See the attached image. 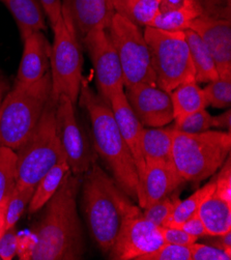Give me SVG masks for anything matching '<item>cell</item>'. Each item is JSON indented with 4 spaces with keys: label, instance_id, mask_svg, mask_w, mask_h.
Instances as JSON below:
<instances>
[{
    "label": "cell",
    "instance_id": "6da1fadb",
    "mask_svg": "<svg viewBox=\"0 0 231 260\" xmlns=\"http://www.w3.org/2000/svg\"><path fill=\"white\" fill-rule=\"evenodd\" d=\"M79 187L80 175L69 170L32 233L31 260H78L83 257V232L77 212Z\"/></svg>",
    "mask_w": 231,
    "mask_h": 260
},
{
    "label": "cell",
    "instance_id": "7a4b0ae2",
    "mask_svg": "<svg viewBox=\"0 0 231 260\" xmlns=\"http://www.w3.org/2000/svg\"><path fill=\"white\" fill-rule=\"evenodd\" d=\"M82 187V204L86 222L97 247L108 254L123 222L142 212L132 199L95 162L87 172Z\"/></svg>",
    "mask_w": 231,
    "mask_h": 260
},
{
    "label": "cell",
    "instance_id": "3957f363",
    "mask_svg": "<svg viewBox=\"0 0 231 260\" xmlns=\"http://www.w3.org/2000/svg\"><path fill=\"white\" fill-rule=\"evenodd\" d=\"M78 102L88 113L96 152L107 164L120 189L132 200H137L139 177L136 165L119 132L110 105L85 81H82Z\"/></svg>",
    "mask_w": 231,
    "mask_h": 260
},
{
    "label": "cell",
    "instance_id": "277c9868",
    "mask_svg": "<svg viewBox=\"0 0 231 260\" xmlns=\"http://www.w3.org/2000/svg\"><path fill=\"white\" fill-rule=\"evenodd\" d=\"M52 92L50 71L35 83L15 81L0 106V146L17 150L35 131Z\"/></svg>",
    "mask_w": 231,
    "mask_h": 260
},
{
    "label": "cell",
    "instance_id": "5b68a950",
    "mask_svg": "<svg viewBox=\"0 0 231 260\" xmlns=\"http://www.w3.org/2000/svg\"><path fill=\"white\" fill-rule=\"evenodd\" d=\"M56 106L51 96L35 131L16 150L18 188L35 189L51 168L65 160L56 133Z\"/></svg>",
    "mask_w": 231,
    "mask_h": 260
},
{
    "label": "cell",
    "instance_id": "8992f818",
    "mask_svg": "<svg viewBox=\"0 0 231 260\" xmlns=\"http://www.w3.org/2000/svg\"><path fill=\"white\" fill-rule=\"evenodd\" d=\"M231 135L223 131L196 134L174 129L172 157L177 172L186 181H201L216 173L230 153Z\"/></svg>",
    "mask_w": 231,
    "mask_h": 260
},
{
    "label": "cell",
    "instance_id": "52a82bcc",
    "mask_svg": "<svg viewBox=\"0 0 231 260\" xmlns=\"http://www.w3.org/2000/svg\"><path fill=\"white\" fill-rule=\"evenodd\" d=\"M54 39L51 45L50 73L52 80L51 96L58 101L65 95L76 106L82 85L83 56L79 39L71 17L62 7L61 17L52 27Z\"/></svg>",
    "mask_w": 231,
    "mask_h": 260
},
{
    "label": "cell",
    "instance_id": "ba28073f",
    "mask_svg": "<svg viewBox=\"0 0 231 260\" xmlns=\"http://www.w3.org/2000/svg\"><path fill=\"white\" fill-rule=\"evenodd\" d=\"M157 85L167 92L183 83L195 80L185 31H165L144 27Z\"/></svg>",
    "mask_w": 231,
    "mask_h": 260
},
{
    "label": "cell",
    "instance_id": "9c48e42d",
    "mask_svg": "<svg viewBox=\"0 0 231 260\" xmlns=\"http://www.w3.org/2000/svg\"><path fill=\"white\" fill-rule=\"evenodd\" d=\"M121 66L124 88L157 85L151 56L141 27L115 13L106 29Z\"/></svg>",
    "mask_w": 231,
    "mask_h": 260
},
{
    "label": "cell",
    "instance_id": "30bf717a",
    "mask_svg": "<svg viewBox=\"0 0 231 260\" xmlns=\"http://www.w3.org/2000/svg\"><path fill=\"white\" fill-rule=\"evenodd\" d=\"M55 118L56 133L72 173L76 175L84 174L95 161L76 118L75 105L65 95L58 98Z\"/></svg>",
    "mask_w": 231,
    "mask_h": 260
},
{
    "label": "cell",
    "instance_id": "8fae6325",
    "mask_svg": "<svg viewBox=\"0 0 231 260\" xmlns=\"http://www.w3.org/2000/svg\"><path fill=\"white\" fill-rule=\"evenodd\" d=\"M82 43L93 66L98 95L109 104L110 94L116 89L124 88L121 66L116 50L106 29L103 28L87 34Z\"/></svg>",
    "mask_w": 231,
    "mask_h": 260
},
{
    "label": "cell",
    "instance_id": "7c38bea8",
    "mask_svg": "<svg viewBox=\"0 0 231 260\" xmlns=\"http://www.w3.org/2000/svg\"><path fill=\"white\" fill-rule=\"evenodd\" d=\"M163 244L161 227L144 219L141 213L123 222L108 255L112 260H139Z\"/></svg>",
    "mask_w": 231,
    "mask_h": 260
},
{
    "label": "cell",
    "instance_id": "4fadbf2b",
    "mask_svg": "<svg viewBox=\"0 0 231 260\" xmlns=\"http://www.w3.org/2000/svg\"><path fill=\"white\" fill-rule=\"evenodd\" d=\"M130 106L147 127H161L173 121V107L170 92L158 85L138 84L124 90Z\"/></svg>",
    "mask_w": 231,
    "mask_h": 260
},
{
    "label": "cell",
    "instance_id": "5bb4252c",
    "mask_svg": "<svg viewBox=\"0 0 231 260\" xmlns=\"http://www.w3.org/2000/svg\"><path fill=\"white\" fill-rule=\"evenodd\" d=\"M209 48L219 78H231V19L198 17L190 25Z\"/></svg>",
    "mask_w": 231,
    "mask_h": 260
},
{
    "label": "cell",
    "instance_id": "9a60e30c",
    "mask_svg": "<svg viewBox=\"0 0 231 260\" xmlns=\"http://www.w3.org/2000/svg\"><path fill=\"white\" fill-rule=\"evenodd\" d=\"M109 104L119 132L133 155L140 187L145 170V161L141 146L142 129L144 126L139 121L133 112L129 102H127L124 88L114 90L109 96Z\"/></svg>",
    "mask_w": 231,
    "mask_h": 260
},
{
    "label": "cell",
    "instance_id": "2e32d148",
    "mask_svg": "<svg viewBox=\"0 0 231 260\" xmlns=\"http://www.w3.org/2000/svg\"><path fill=\"white\" fill-rule=\"evenodd\" d=\"M186 183L172 162H146L140 183L137 201L140 209H146L177 190Z\"/></svg>",
    "mask_w": 231,
    "mask_h": 260
},
{
    "label": "cell",
    "instance_id": "e0dca14e",
    "mask_svg": "<svg viewBox=\"0 0 231 260\" xmlns=\"http://www.w3.org/2000/svg\"><path fill=\"white\" fill-rule=\"evenodd\" d=\"M79 40L90 31L107 29L115 14L112 0H62Z\"/></svg>",
    "mask_w": 231,
    "mask_h": 260
},
{
    "label": "cell",
    "instance_id": "ac0fdd59",
    "mask_svg": "<svg viewBox=\"0 0 231 260\" xmlns=\"http://www.w3.org/2000/svg\"><path fill=\"white\" fill-rule=\"evenodd\" d=\"M23 42V54L16 80L35 83L50 71L51 44L43 31L31 34Z\"/></svg>",
    "mask_w": 231,
    "mask_h": 260
},
{
    "label": "cell",
    "instance_id": "d6986e66",
    "mask_svg": "<svg viewBox=\"0 0 231 260\" xmlns=\"http://www.w3.org/2000/svg\"><path fill=\"white\" fill-rule=\"evenodd\" d=\"M13 15L22 41L37 31H46V13L40 0H0Z\"/></svg>",
    "mask_w": 231,
    "mask_h": 260
},
{
    "label": "cell",
    "instance_id": "ffe728a7",
    "mask_svg": "<svg viewBox=\"0 0 231 260\" xmlns=\"http://www.w3.org/2000/svg\"><path fill=\"white\" fill-rule=\"evenodd\" d=\"M197 213L208 236L220 237L231 231V203L221 199L215 193L203 201Z\"/></svg>",
    "mask_w": 231,
    "mask_h": 260
},
{
    "label": "cell",
    "instance_id": "44dd1931",
    "mask_svg": "<svg viewBox=\"0 0 231 260\" xmlns=\"http://www.w3.org/2000/svg\"><path fill=\"white\" fill-rule=\"evenodd\" d=\"M174 128L143 127L141 146L146 162H171Z\"/></svg>",
    "mask_w": 231,
    "mask_h": 260
},
{
    "label": "cell",
    "instance_id": "7402d4cb",
    "mask_svg": "<svg viewBox=\"0 0 231 260\" xmlns=\"http://www.w3.org/2000/svg\"><path fill=\"white\" fill-rule=\"evenodd\" d=\"M185 38L195 70V81L197 83H209L217 80L219 74L207 45L191 29L185 30Z\"/></svg>",
    "mask_w": 231,
    "mask_h": 260
},
{
    "label": "cell",
    "instance_id": "603a6c76",
    "mask_svg": "<svg viewBox=\"0 0 231 260\" xmlns=\"http://www.w3.org/2000/svg\"><path fill=\"white\" fill-rule=\"evenodd\" d=\"M69 170H71L70 166L68 162L63 160L54 165L44 175L35 188V192L28 204V212L30 214L41 211L49 200L54 196Z\"/></svg>",
    "mask_w": 231,
    "mask_h": 260
},
{
    "label": "cell",
    "instance_id": "cb8c5ba5",
    "mask_svg": "<svg viewBox=\"0 0 231 260\" xmlns=\"http://www.w3.org/2000/svg\"><path fill=\"white\" fill-rule=\"evenodd\" d=\"M170 98L173 107V119L205 109L208 106L203 89L195 80L175 87L170 92Z\"/></svg>",
    "mask_w": 231,
    "mask_h": 260
},
{
    "label": "cell",
    "instance_id": "d4e9b609",
    "mask_svg": "<svg viewBox=\"0 0 231 260\" xmlns=\"http://www.w3.org/2000/svg\"><path fill=\"white\" fill-rule=\"evenodd\" d=\"M115 13L139 27H148L159 13L160 0H112Z\"/></svg>",
    "mask_w": 231,
    "mask_h": 260
},
{
    "label": "cell",
    "instance_id": "484cf974",
    "mask_svg": "<svg viewBox=\"0 0 231 260\" xmlns=\"http://www.w3.org/2000/svg\"><path fill=\"white\" fill-rule=\"evenodd\" d=\"M214 192L215 181H211V183L199 188L196 192H194L185 200H179L172 215L164 224V226L178 227L179 225H182L187 219H189L198 212L199 207L203 203V201L207 200L211 195H213Z\"/></svg>",
    "mask_w": 231,
    "mask_h": 260
},
{
    "label": "cell",
    "instance_id": "4316f807",
    "mask_svg": "<svg viewBox=\"0 0 231 260\" xmlns=\"http://www.w3.org/2000/svg\"><path fill=\"white\" fill-rule=\"evenodd\" d=\"M198 17L200 12L196 8L162 11L157 14L148 27L165 31H185Z\"/></svg>",
    "mask_w": 231,
    "mask_h": 260
},
{
    "label": "cell",
    "instance_id": "83f0119b",
    "mask_svg": "<svg viewBox=\"0 0 231 260\" xmlns=\"http://www.w3.org/2000/svg\"><path fill=\"white\" fill-rule=\"evenodd\" d=\"M17 186L16 150L0 146V206L7 205Z\"/></svg>",
    "mask_w": 231,
    "mask_h": 260
},
{
    "label": "cell",
    "instance_id": "f1b7e54d",
    "mask_svg": "<svg viewBox=\"0 0 231 260\" xmlns=\"http://www.w3.org/2000/svg\"><path fill=\"white\" fill-rule=\"evenodd\" d=\"M34 192V188H18L16 186V189L9 198L6 206L4 231L12 229L16 226L25 210L28 207Z\"/></svg>",
    "mask_w": 231,
    "mask_h": 260
},
{
    "label": "cell",
    "instance_id": "f546056e",
    "mask_svg": "<svg viewBox=\"0 0 231 260\" xmlns=\"http://www.w3.org/2000/svg\"><path fill=\"white\" fill-rule=\"evenodd\" d=\"M173 128L177 132L196 134L211 129L213 127V115L207 110L201 109L199 111L174 118Z\"/></svg>",
    "mask_w": 231,
    "mask_h": 260
},
{
    "label": "cell",
    "instance_id": "4dcf8cb0",
    "mask_svg": "<svg viewBox=\"0 0 231 260\" xmlns=\"http://www.w3.org/2000/svg\"><path fill=\"white\" fill-rule=\"evenodd\" d=\"M203 89L207 104L214 108L228 109L231 105V78H218Z\"/></svg>",
    "mask_w": 231,
    "mask_h": 260
},
{
    "label": "cell",
    "instance_id": "1f68e13d",
    "mask_svg": "<svg viewBox=\"0 0 231 260\" xmlns=\"http://www.w3.org/2000/svg\"><path fill=\"white\" fill-rule=\"evenodd\" d=\"M178 194L173 192L169 196L152 203L146 209H143L142 217L155 225L162 227L172 215L175 206L179 202Z\"/></svg>",
    "mask_w": 231,
    "mask_h": 260
},
{
    "label": "cell",
    "instance_id": "d6a6232c",
    "mask_svg": "<svg viewBox=\"0 0 231 260\" xmlns=\"http://www.w3.org/2000/svg\"><path fill=\"white\" fill-rule=\"evenodd\" d=\"M139 260H191V250L187 246L164 243L159 249L140 257Z\"/></svg>",
    "mask_w": 231,
    "mask_h": 260
},
{
    "label": "cell",
    "instance_id": "836d02e7",
    "mask_svg": "<svg viewBox=\"0 0 231 260\" xmlns=\"http://www.w3.org/2000/svg\"><path fill=\"white\" fill-rule=\"evenodd\" d=\"M201 17L230 19L231 0H194Z\"/></svg>",
    "mask_w": 231,
    "mask_h": 260
},
{
    "label": "cell",
    "instance_id": "e575fe53",
    "mask_svg": "<svg viewBox=\"0 0 231 260\" xmlns=\"http://www.w3.org/2000/svg\"><path fill=\"white\" fill-rule=\"evenodd\" d=\"M218 197L231 203V160L228 155L215 180V192Z\"/></svg>",
    "mask_w": 231,
    "mask_h": 260
},
{
    "label": "cell",
    "instance_id": "d590c367",
    "mask_svg": "<svg viewBox=\"0 0 231 260\" xmlns=\"http://www.w3.org/2000/svg\"><path fill=\"white\" fill-rule=\"evenodd\" d=\"M191 260H231V254L226 251L197 242L190 246Z\"/></svg>",
    "mask_w": 231,
    "mask_h": 260
},
{
    "label": "cell",
    "instance_id": "8d00e7d4",
    "mask_svg": "<svg viewBox=\"0 0 231 260\" xmlns=\"http://www.w3.org/2000/svg\"><path fill=\"white\" fill-rule=\"evenodd\" d=\"M162 238L164 243L178 245V246H187L190 247L192 244L197 242V238L189 235L188 232L183 230L181 227H171L164 226L161 227Z\"/></svg>",
    "mask_w": 231,
    "mask_h": 260
},
{
    "label": "cell",
    "instance_id": "74e56055",
    "mask_svg": "<svg viewBox=\"0 0 231 260\" xmlns=\"http://www.w3.org/2000/svg\"><path fill=\"white\" fill-rule=\"evenodd\" d=\"M19 236L15 227L3 232L0 236V258L2 260H12L18 253Z\"/></svg>",
    "mask_w": 231,
    "mask_h": 260
},
{
    "label": "cell",
    "instance_id": "f35d334b",
    "mask_svg": "<svg viewBox=\"0 0 231 260\" xmlns=\"http://www.w3.org/2000/svg\"><path fill=\"white\" fill-rule=\"evenodd\" d=\"M183 230L188 232L189 235L196 237L197 239L208 236L207 229H205L200 217L198 216V213L194 214L192 217L187 219L182 225H179Z\"/></svg>",
    "mask_w": 231,
    "mask_h": 260
},
{
    "label": "cell",
    "instance_id": "ab89813d",
    "mask_svg": "<svg viewBox=\"0 0 231 260\" xmlns=\"http://www.w3.org/2000/svg\"><path fill=\"white\" fill-rule=\"evenodd\" d=\"M47 18L50 21L51 27L56 24L58 19L61 17L62 0H40Z\"/></svg>",
    "mask_w": 231,
    "mask_h": 260
},
{
    "label": "cell",
    "instance_id": "60d3db41",
    "mask_svg": "<svg viewBox=\"0 0 231 260\" xmlns=\"http://www.w3.org/2000/svg\"><path fill=\"white\" fill-rule=\"evenodd\" d=\"M187 8L198 9L196 4L194 3V0H160V4H159V12L181 10V9H187Z\"/></svg>",
    "mask_w": 231,
    "mask_h": 260
},
{
    "label": "cell",
    "instance_id": "b9f144b4",
    "mask_svg": "<svg viewBox=\"0 0 231 260\" xmlns=\"http://www.w3.org/2000/svg\"><path fill=\"white\" fill-rule=\"evenodd\" d=\"M213 127L227 129V132L230 133L231 111L229 108L225 112H223L217 116H213Z\"/></svg>",
    "mask_w": 231,
    "mask_h": 260
},
{
    "label": "cell",
    "instance_id": "7bdbcfd3",
    "mask_svg": "<svg viewBox=\"0 0 231 260\" xmlns=\"http://www.w3.org/2000/svg\"><path fill=\"white\" fill-rule=\"evenodd\" d=\"M217 238H219V240H218V242H215L213 244V246L218 247V248L226 251L227 253L231 254V231L226 233V235H223V236H220Z\"/></svg>",
    "mask_w": 231,
    "mask_h": 260
},
{
    "label": "cell",
    "instance_id": "ee69618b",
    "mask_svg": "<svg viewBox=\"0 0 231 260\" xmlns=\"http://www.w3.org/2000/svg\"><path fill=\"white\" fill-rule=\"evenodd\" d=\"M9 90H10L9 83L5 80H0V106H2V103Z\"/></svg>",
    "mask_w": 231,
    "mask_h": 260
},
{
    "label": "cell",
    "instance_id": "f6af8a7d",
    "mask_svg": "<svg viewBox=\"0 0 231 260\" xmlns=\"http://www.w3.org/2000/svg\"><path fill=\"white\" fill-rule=\"evenodd\" d=\"M6 206H0V236L4 232V225H5V216H6Z\"/></svg>",
    "mask_w": 231,
    "mask_h": 260
},
{
    "label": "cell",
    "instance_id": "bcb514c9",
    "mask_svg": "<svg viewBox=\"0 0 231 260\" xmlns=\"http://www.w3.org/2000/svg\"><path fill=\"white\" fill-rule=\"evenodd\" d=\"M0 259H2V258H0Z\"/></svg>",
    "mask_w": 231,
    "mask_h": 260
}]
</instances>
